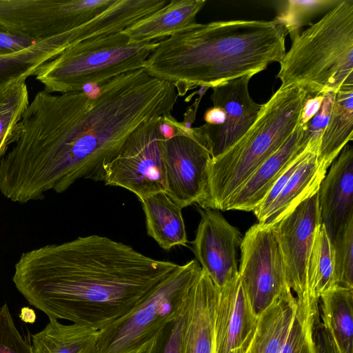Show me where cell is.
<instances>
[{
	"label": "cell",
	"mask_w": 353,
	"mask_h": 353,
	"mask_svg": "<svg viewBox=\"0 0 353 353\" xmlns=\"http://www.w3.org/2000/svg\"><path fill=\"white\" fill-rule=\"evenodd\" d=\"M292 41L279 62L280 88L312 97L353 88V0H341Z\"/></svg>",
	"instance_id": "5b68a950"
},
{
	"label": "cell",
	"mask_w": 353,
	"mask_h": 353,
	"mask_svg": "<svg viewBox=\"0 0 353 353\" xmlns=\"http://www.w3.org/2000/svg\"><path fill=\"white\" fill-rule=\"evenodd\" d=\"M240 250L239 276L259 317L279 296L291 290L273 228L259 223L252 225L242 238Z\"/></svg>",
	"instance_id": "30bf717a"
},
{
	"label": "cell",
	"mask_w": 353,
	"mask_h": 353,
	"mask_svg": "<svg viewBox=\"0 0 353 353\" xmlns=\"http://www.w3.org/2000/svg\"><path fill=\"white\" fill-rule=\"evenodd\" d=\"M205 0H172L165 6L123 30L130 43L159 41L194 23Z\"/></svg>",
	"instance_id": "ffe728a7"
},
{
	"label": "cell",
	"mask_w": 353,
	"mask_h": 353,
	"mask_svg": "<svg viewBox=\"0 0 353 353\" xmlns=\"http://www.w3.org/2000/svg\"><path fill=\"white\" fill-rule=\"evenodd\" d=\"M71 43L67 33L35 42L14 53L0 56V98L14 87L36 76L40 68L55 58Z\"/></svg>",
	"instance_id": "44dd1931"
},
{
	"label": "cell",
	"mask_w": 353,
	"mask_h": 353,
	"mask_svg": "<svg viewBox=\"0 0 353 353\" xmlns=\"http://www.w3.org/2000/svg\"><path fill=\"white\" fill-rule=\"evenodd\" d=\"M325 94L310 96L305 101L301 112L300 122L308 123L320 111Z\"/></svg>",
	"instance_id": "d590c367"
},
{
	"label": "cell",
	"mask_w": 353,
	"mask_h": 353,
	"mask_svg": "<svg viewBox=\"0 0 353 353\" xmlns=\"http://www.w3.org/2000/svg\"><path fill=\"white\" fill-rule=\"evenodd\" d=\"M173 83L139 69L84 91L34 97L23 114L20 135L0 160V185L13 202L62 193L77 180L95 179L102 165L145 121L171 113Z\"/></svg>",
	"instance_id": "6da1fadb"
},
{
	"label": "cell",
	"mask_w": 353,
	"mask_h": 353,
	"mask_svg": "<svg viewBox=\"0 0 353 353\" xmlns=\"http://www.w3.org/2000/svg\"><path fill=\"white\" fill-rule=\"evenodd\" d=\"M203 94L204 92H201L199 97L195 101L194 104L188 108L184 114L183 121L181 122L183 129L188 133L190 132L192 129V124L195 120L197 109Z\"/></svg>",
	"instance_id": "f35d334b"
},
{
	"label": "cell",
	"mask_w": 353,
	"mask_h": 353,
	"mask_svg": "<svg viewBox=\"0 0 353 353\" xmlns=\"http://www.w3.org/2000/svg\"><path fill=\"white\" fill-rule=\"evenodd\" d=\"M160 117L140 125L97 174L94 181L121 187L139 200L165 192L163 152L165 140L159 130Z\"/></svg>",
	"instance_id": "ba28073f"
},
{
	"label": "cell",
	"mask_w": 353,
	"mask_h": 353,
	"mask_svg": "<svg viewBox=\"0 0 353 353\" xmlns=\"http://www.w3.org/2000/svg\"><path fill=\"white\" fill-rule=\"evenodd\" d=\"M192 286L178 314L162 327L139 353H182L183 334L192 301Z\"/></svg>",
	"instance_id": "4dcf8cb0"
},
{
	"label": "cell",
	"mask_w": 353,
	"mask_h": 353,
	"mask_svg": "<svg viewBox=\"0 0 353 353\" xmlns=\"http://www.w3.org/2000/svg\"><path fill=\"white\" fill-rule=\"evenodd\" d=\"M99 334L100 330L86 325L50 319L42 330L32 335V353H99Z\"/></svg>",
	"instance_id": "d4e9b609"
},
{
	"label": "cell",
	"mask_w": 353,
	"mask_h": 353,
	"mask_svg": "<svg viewBox=\"0 0 353 353\" xmlns=\"http://www.w3.org/2000/svg\"><path fill=\"white\" fill-rule=\"evenodd\" d=\"M341 0H287L277 2L278 14L274 21L281 24L291 39L301 28L319 14L328 12Z\"/></svg>",
	"instance_id": "f1b7e54d"
},
{
	"label": "cell",
	"mask_w": 353,
	"mask_h": 353,
	"mask_svg": "<svg viewBox=\"0 0 353 353\" xmlns=\"http://www.w3.org/2000/svg\"><path fill=\"white\" fill-rule=\"evenodd\" d=\"M321 225L317 192L272 226L282 253L288 284L301 302L314 301L308 296L307 267Z\"/></svg>",
	"instance_id": "7c38bea8"
},
{
	"label": "cell",
	"mask_w": 353,
	"mask_h": 353,
	"mask_svg": "<svg viewBox=\"0 0 353 353\" xmlns=\"http://www.w3.org/2000/svg\"><path fill=\"white\" fill-rule=\"evenodd\" d=\"M226 116L224 110L220 107L213 106L208 109L204 114L205 123L212 125H223Z\"/></svg>",
	"instance_id": "74e56055"
},
{
	"label": "cell",
	"mask_w": 353,
	"mask_h": 353,
	"mask_svg": "<svg viewBox=\"0 0 353 353\" xmlns=\"http://www.w3.org/2000/svg\"><path fill=\"white\" fill-rule=\"evenodd\" d=\"M258 320L238 274L218 288L214 353H247L256 333Z\"/></svg>",
	"instance_id": "9a60e30c"
},
{
	"label": "cell",
	"mask_w": 353,
	"mask_h": 353,
	"mask_svg": "<svg viewBox=\"0 0 353 353\" xmlns=\"http://www.w3.org/2000/svg\"><path fill=\"white\" fill-rule=\"evenodd\" d=\"M318 303L297 300L294 321L280 353H316L313 334L314 322L320 314Z\"/></svg>",
	"instance_id": "f546056e"
},
{
	"label": "cell",
	"mask_w": 353,
	"mask_h": 353,
	"mask_svg": "<svg viewBox=\"0 0 353 353\" xmlns=\"http://www.w3.org/2000/svg\"><path fill=\"white\" fill-rule=\"evenodd\" d=\"M193 252L201 269L221 288L238 276L237 250L242 236L217 210L201 208Z\"/></svg>",
	"instance_id": "4fadbf2b"
},
{
	"label": "cell",
	"mask_w": 353,
	"mask_h": 353,
	"mask_svg": "<svg viewBox=\"0 0 353 353\" xmlns=\"http://www.w3.org/2000/svg\"><path fill=\"white\" fill-rule=\"evenodd\" d=\"M297 308L292 290L279 296L259 316L257 327L247 353H280L289 334Z\"/></svg>",
	"instance_id": "603a6c76"
},
{
	"label": "cell",
	"mask_w": 353,
	"mask_h": 353,
	"mask_svg": "<svg viewBox=\"0 0 353 353\" xmlns=\"http://www.w3.org/2000/svg\"><path fill=\"white\" fill-rule=\"evenodd\" d=\"M331 243L336 285L353 289V219L338 232Z\"/></svg>",
	"instance_id": "1f68e13d"
},
{
	"label": "cell",
	"mask_w": 353,
	"mask_h": 353,
	"mask_svg": "<svg viewBox=\"0 0 353 353\" xmlns=\"http://www.w3.org/2000/svg\"><path fill=\"white\" fill-rule=\"evenodd\" d=\"M211 159L201 126L192 128L190 135L176 136L165 141V193L181 209L200 205L204 200Z\"/></svg>",
	"instance_id": "8fae6325"
},
{
	"label": "cell",
	"mask_w": 353,
	"mask_h": 353,
	"mask_svg": "<svg viewBox=\"0 0 353 353\" xmlns=\"http://www.w3.org/2000/svg\"><path fill=\"white\" fill-rule=\"evenodd\" d=\"M284 27L274 21L196 23L158 41L145 70L170 81L179 97L198 86L213 88L253 77L285 54Z\"/></svg>",
	"instance_id": "3957f363"
},
{
	"label": "cell",
	"mask_w": 353,
	"mask_h": 353,
	"mask_svg": "<svg viewBox=\"0 0 353 353\" xmlns=\"http://www.w3.org/2000/svg\"><path fill=\"white\" fill-rule=\"evenodd\" d=\"M0 353H32L30 343L17 328L7 303L0 307Z\"/></svg>",
	"instance_id": "d6a6232c"
},
{
	"label": "cell",
	"mask_w": 353,
	"mask_h": 353,
	"mask_svg": "<svg viewBox=\"0 0 353 353\" xmlns=\"http://www.w3.org/2000/svg\"><path fill=\"white\" fill-rule=\"evenodd\" d=\"M178 265L93 234L23 252L12 281L49 319L100 330L132 310Z\"/></svg>",
	"instance_id": "7a4b0ae2"
},
{
	"label": "cell",
	"mask_w": 353,
	"mask_h": 353,
	"mask_svg": "<svg viewBox=\"0 0 353 353\" xmlns=\"http://www.w3.org/2000/svg\"><path fill=\"white\" fill-rule=\"evenodd\" d=\"M115 0H0V30L41 41L72 30Z\"/></svg>",
	"instance_id": "9c48e42d"
},
{
	"label": "cell",
	"mask_w": 353,
	"mask_h": 353,
	"mask_svg": "<svg viewBox=\"0 0 353 353\" xmlns=\"http://www.w3.org/2000/svg\"><path fill=\"white\" fill-rule=\"evenodd\" d=\"M159 130L162 137L169 140L176 136L190 135L182 127L181 122L178 121L171 113H167L160 117Z\"/></svg>",
	"instance_id": "e575fe53"
},
{
	"label": "cell",
	"mask_w": 353,
	"mask_h": 353,
	"mask_svg": "<svg viewBox=\"0 0 353 353\" xmlns=\"http://www.w3.org/2000/svg\"><path fill=\"white\" fill-rule=\"evenodd\" d=\"M310 96L298 86L279 88L263 104L250 129L223 154L211 159L201 208L223 210L234 193L290 135Z\"/></svg>",
	"instance_id": "277c9868"
},
{
	"label": "cell",
	"mask_w": 353,
	"mask_h": 353,
	"mask_svg": "<svg viewBox=\"0 0 353 353\" xmlns=\"http://www.w3.org/2000/svg\"><path fill=\"white\" fill-rule=\"evenodd\" d=\"M201 270L196 259L179 265L132 310L100 330L99 353H139L178 314Z\"/></svg>",
	"instance_id": "52a82bcc"
},
{
	"label": "cell",
	"mask_w": 353,
	"mask_h": 353,
	"mask_svg": "<svg viewBox=\"0 0 353 353\" xmlns=\"http://www.w3.org/2000/svg\"><path fill=\"white\" fill-rule=\"evenodd\" d=\"M38 41L0 30V56L24 50Z\"/></svg>",
	"instance_id": "836d02e7"
},
{
	"label": "cell",
	"mask_w": 353,
	"mask_h": 353,
	"mask_svg": "<svg viewBox=\"0 0 353 353\" xmlns=\"http://www.w3.org/2000/svg\"><path fill=\"white\" fill-rule=\"evenodd\" d=\"M336 286L332 244L321 224L317 229L307 267V288L310 299L320 296Z\"/></svg>",
	"instance_id": "4316f807"
},
{
	"label": "cell",
	"mask_w": 353,
	"mask_h": 353,
	"mask_svg": "<svg viewBox=\"0 0 353 353\" xmlns=\"http://www.w3.org/2000/svg\"><path fill=\"white\" fill-rule=\"evenodd\" d=\"M309 123L299 122L285 142L229 199L223 211L252 212L261 203L277 179L305 150L310 138Z\"/></svg>",
	"instance_id": "2e32d148"
},
{
	"label": "cell",
	"mask_w": 353,
	"mask_h": 353,
	"mask_svg": "<svg viewBox=\"0 0 353 353\" xmlns=\"http://www.w3.org/2000/svg\"><path fill=\"white\" fill-rule=\"evenodd\" d=\"M218 288L201 269L193 284L182 353H214V315Z\"/></svg>",
	"instance_id": "d6986e66"
},
{
	"label": "cell",
	"mask_w": 353,
	"mask_h": 353,
	"mask_svg": "<svg viewBox=\"0 0 353 353\" xmlns=\"http://www.w3.org/2000/svg\"><path fill=\"white\" fill-rule=\"evenodd\" d=\"M319 299L321 323L334 353H353V289L335 286Z\"/></svg>",
	"instance_id": "cb8c5ba5"
},
{
	"label": "cell",
	"mask_w": 353,
	"mask_h": 353,
	"mask_svg": "<svg viewBox=\"0 0 353 353\" xmlns=\"http://www.w3.org/2000/svg\"><path fill=\"white\" fill-rule=\"evenodd\" d=\"M321 224L332 241L353 219V148L346 144L333 161L319 190Z\"/></svg>",
	"instance_id": "e0dca14e"
},
{
	"label": "cell",
	"mask_w": 353,
	"mask_h": 353,
	"mask_svg": "<svg viewBox=\"0 0 353 353\" xmlns=\"http://www.w3.org/2000/svg\"><path fill=\"white\" fill-rule=\"evenodd\" d=\"M145 218L147 234L165 250L187 246L181 208L164 192L139 200Z\"/></svg>",
	"instance_id": "7402d4cb"
},
{
	"label": "cell",
	"mask_w": 353,
	"mask_h": 353,
	"mask_svg": "<svg viewBox=\"0 0 353 353\" xmlns=\"http://www.w3.org/2000/svg\"><path fill=\"white\" fill-rule=\"evenodd\" d=\"M353 139V88L334 95L326 125L319 138L317 157L327 168Z\"/></svg>",
	"instance_id": "484cf974"
},
{
	"label": "cell",
	"mask_w": 353,
	"mask_h": 353,
	"mask_svg": "<svg viewBox=\"0 0 353 353\" xmlns=\"http://www.w3.org/2000/svg\"><path fill=\"white\" fill-rule=\"evenodd\" d=\"M28 104L26 83L14 87L0 98V160L9 145L18 139L21 130V120Z\"/></svg>",
	"instance_id": "83f0119b"
},
{
	"label": "cell",
	"mask_w": 353,
	"mask_h": 353,
	"mask_svg": "<svg viewBox=\"0 0 353 353\" xmlns=\"http://www.w3.org/2000/svg\"><path fill=\"white\" fill-rule=\"evenodd\" d=\"M318 144L308 141L301 161L270 205L256 215L259 223L272 227L300 203L316 194L327 168L317 157Z\"/></svg>",
	"instance_id": "ac0fdd59"
},
{
	"label": "cell",
	"mask_w": 353,
	"mask_h": 353,
	"mask_svg": "<svg viewBox=\"0 0 353 353\" xmlns=\"http://www.w3.org/2000/svg\"><path fill=\"white\" fill-rule=\"evenodd\" d=\"M313 336L316 353H334L319 317L314 322Z\"/></svg>",
	"instance_id": "8d00e7d4"
},
{
	"label": "cell",
	"mask_w": 353,
	"mask_h": 353,
	"mask_svg": "<svg viewBox=\"0 0 353 353\" xmlns=\"http://www.w3.org/2000/svg\"><path fill=\"white\" fill-rule=\"evenodd\" d=\"M158 41L130 43L123 31L89 39L65 48L35 76L49 93L81 91L121 74L144 69Z\"/></svg>",
	"instance_id": "8992f818"
},
{
	"label": "cell",
	"mask_w": 353,
	"mask_h": 353,
	"mask_svg": "<svg viewBox=\"0 0 353 353\" xmlns=\"http://www.w3.org/2000/svg\"><path fill=\"white\" fill-rule=\"evenodd\" d=\"M252 77H241L212 88L210 99L214 106L223 108L226 116L223 125L201 126L212 158L234 145L250 129L262 109L263 104L256 103L250 95Z\"/></svg>",
	"instance_id": "5bb4252c"
}]
</instances>
